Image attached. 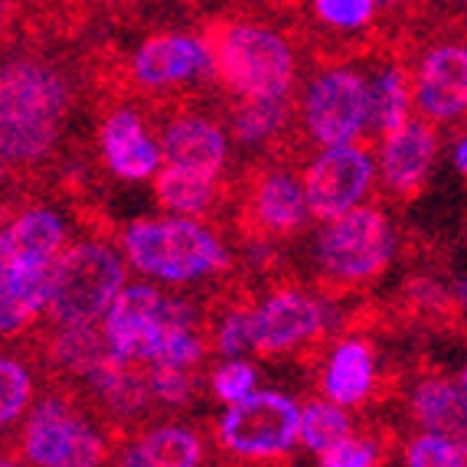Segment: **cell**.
Returning a JSON list of instances; mask_svg holds the SVG:
<instances>
[{"label":"cell","instance_id":"cell-1","mask_svg":"<svg viewBox=\"0 0 467 467\" xmlns=\"http://www.w3.org/2000/svg\"><path fill=\"white\" fill-rule=\"evenodd\" d=\"M72 111V82L39 56H10L0 72V150L7 173L49 164Z\"/></svg>","mask_w":467,"mask_h":467},{"label":"cell","instance_id":"cell-2","mask_svg":"<svg viewBox=\"0 0 467 467\" xmlns=\"http://www.w3.org/2000/svg\"><path fill=\"white\" fill-rule=\"evenodd\" d=\"M216 86L229 101L297 95V49L281 26L258 16H229L206 30Z\"/></svg>","mask_w":467,"mask_h":467},{"label":"cell","instance_id":"cell-3","mask_svg":"<svg viewBox=\"0 0 467 467\" xmlns=\"http://www.w3.org/2000/svg\"><path fill=\"white\" fill-rule=\"evenodd\" d=\"M118 245L138 275L164 285H196L233 272V255L213 226L193 216L131 219Z\"/></svg>","mask_w":467,"mask_h":467},{"label":"cell","instance_id":"cell-4","mask_svg":"<svg viewBox=\"0 0 467 467\" xmlns=\"http://www.w3.org/2000/svg\"><path fill=\"white\" fill-rule=\"evenodd\" d=\"M297 138L314 154L373 134V69L340 59L324 63L297 92Z\"/></svg>","mask_w":467,"mask_h":467},{"label":"cell","instance_id":"cell-5","mask_svg":"<svg viewBox=\"0 0 467 467\" xmlns=\"http://www.w3.org/2000/svg\"><path fill=\"white\" fill-rule=\"evenodd\" d=\"M396 255V229L376 202H359L324 223L314 242L317 278L327 295L363 288L389 268Z\"/></svg>","mask_w":467,"mask_h":467},{"label":"cell","instance_id":"cell-6","mask_svg":"<svg viewBox=\"0 0 467 467\" xmlns=\"http://www.w3.org/2000/svg\"><path fill=\"white\" fill-rule=\"evenodd\" d=\"M128 258L115 245L101 239L72 242L56 262L53 272V301H49L47 324L56 327H78L99 324L121 288L128 285Z\"/></svg>","mask_w":467,"mask_h":467},{"label":"cell","instance_id":"cell-7","mask_svg":"<svg viewBox=\"0 0 467 467\" xmlns=\"http://www.w3.org/2000/svg\"><path fill=\"white\" fill-rule=\"evenodd\" d=\"M301 405L278 389H255L226 405L216 421V441L226 454L252 464L278 461L301 441Z\"/></svg>","mask_w":467,"mask_h":467},{"label":"cell","instance_id":"cell-8","mask_svg":"<svg viewBox=\"0 0 467 467\" xmlns=\"http://www.w3.org/2000/svg\"><path fill=\"white\" fill-rule=\"evenodd\" d=\"M128 86L148 99H173L196 86H216L206 33H150L128 56Z\"/></svg>","mask_w":467,"mask_h":467},{"label":"cell","instance_id":"cell-9","mask_svg":"<svg viewBox=\"0 0 467 467\" xmlns=\"http://www.w3.org/2000/svg\"><path fill=\"white\" fill-rule=\"evenodd\" d=\"M334 320L337 314L317 295L301 288H275L252 301V353L278 359L317 347Z\"/></svg>","mask_w":467,"mask_h":467},{"label":"cell","instance_id":"cell-10","mask_svg":"<svg viewBox=\"0 0 467 467\" xmlns=\"http://www.w3.org/2000/svg\"><path fill=\"white\" fill-rule=\"evenodd\" d=\"M311 219L304 177L291 167L265 164L239 187V229L252 242H278L297 235Z\"/></svg>","mask_w":467,"mask_h":467},{"label":"cell","instance_id":"cell-11","mask_svg":"<svg viewBox=\"0 0 467 467\" xmlns=\"http://www.w3.org/2000/svg\"><path fill=\"white\" fill-rule=\"evenodd\" d=\"M304 193L311 206V219L330 223L347 210L359 206L373 193L376 161L369 144H337L311 154V164L301 171Z\"/></svg>","mask_w":467,"mask_h":467},{"label":"cell","instance_id":"cell-12","mask_svg":"<svg viewBox=\"0 0 467 467\" xmlns=\"http://www.w3.org/2000/svg\"><path fill=\"white\" fill-rule=\"evenodd\" d=\"M415 111L435 125L467 118V36H441L412 63Z\"/></svg>","mask_w":467,"mask_h":467},{"label":"cell","instance_id":"cell-13","mask_svg":"<svg viewBox=\"0 0 467 467\" xmlns=\"http://www.w3.org/2000/svg\"><path fill=\"white\" fill-rule=\"evenodd\" d=\"M99 154L109 173H115L118 180H128V183H144V180L157 177L164 167L161 138L148 125V115L128 101L115 105L101 118Z\"/></svg>","mask_w":467,"mask_h":467},{"label":"cell","instance_id":"cell-14","mask_svg":"<svg viewBox=\"0 0 467 467\" xmlns=\"http://www.w3.org/2000/svg\"><path fill=\"white\" fill-rule=\"evenodd\" d=\"M157 138H161L167 167L206 173V177H226L229 148H233L226 121L206 111L180 109L161 121Z\"/></svg>","mask_w":467,"mask_h":467},{"label":"cell","instance_id":"cell-15","mask_svg":"<svg viewBox=\"0 0 467 467\" xmlns=\"http://www.w3.org/2000/svg\"><path fill=\"white\" fill-rule=\"evenodd\" d=\"M82 399L69 392H49L30 409L20 429V458L26 467H59L78 435L88 429Z\"/></svg>","mask_w":467,"mask_h":467},{"label":"cell","instance_id":"cell-16","mask_svg":"<svg viewBox=\"0 0 467 467\" xmlns=\"http://www.w3.org/2000/svg\"><path fill=\"white\" fill-rule=\"evenodd\" d=\"M438 148V125L429 118L415 115L402 131L379 140V177L382 187L392 200L412 202L425 190L429 173L435 167Z\"/></svg>","mask_w":467,"mask_h":467},{"label":"cell","instance_id":"cell-17","mask_svg":"<svg viewBox=\"0 0 467 467\" xmlns=\"http://www.w3.org/2000/svg\"><path fill=\"white\" fill-rule=\"evenodd\" d=\"M66 249L69 226L47 202H33L4 219L0 268H53Z\"/></svg>","mask_w":467,"mask_h":467},{"label":"cell","instance_id":"cell-18","mask_svg":"<svg viewBox=\"0 0 467 467\" xmlns=\"http://www.w3.org/2000/svg\"><path fill=\"white\" fill-rule=\"evenodd\" d=\"M171 295L148 285V281H128L121 295L115 297V304L109 307L101 327L111 343V353L118 359H131V363H144L148 347L154 340L157 327L167 314Z\"/></svg>","mask_w":467,"mask_h":467},{"label":"cell","instance_id":"cell-19","mask_svg":"<svg viewBox=\"0 0 467 467\" xmlns=\"http://www.w3.org/2000/svg\"><path fill=\"white\" fill-rule=\"evenodd\" d=\"M379 386V359H376V343L363 334H347L330 347L324 369H320V389L324 399L343 405V409H359L373 399Z\"/></svg>","mask_w":467,"mask_h":467},{"label":"cell","instance_id":"cell-20","mask_svg":"<svg viewBox=\"0 0 467 467\" xmlns=\"http://www.w3.org/2000/svg\"><path fill=\"white\" fill-rule=\"evenodd\" d=\"M409 402L421 431H431L467 451V389L461 379L444 373H419Z\"/></svg>","mask_w":467,"mask_h":467},{"label":"cell","instance_id":"cell-21","mask_svg":"<svg viewBox=\"0 0 467 467\" xmlns=\"http://www.w3.org/2000/svg\"><path fill=\"white\" fill-rule=\"evenodd\" d=\"M206 435L193 425H150L121 444L118 467H202Z\"/></svg>","mask_w":467,"mask_h":467},{"label":"cell","instance_id":"cell-22","mask_svg":"<svg viewBox=\"0 0 467 467\" xmlns=\"http://www.w3.org/2000/svg\"><path fill=\"white\" fill-rule=\"evenodd\" d=\"M53 268H0V327L7 340L30 334L49 314Z\"/></svg>","mask_w":467,"mask_h":467},{"label":"cell","instance_id":"cell-23","mask_svg":"<svg viewBox=\"0 0 467 467\" xmlns=\"http://www.w3.org/2000/svg\"><path fill=\"white\" fill-rule=\"evenodd\" d=\"M297 118V95L278 99H242L229 101L226 128L233 144L245 150H265L288 138Z\"/></svg>","mask_w":467,"mask_h":467},{"label":"cell","instance_id":"cell-24","mask_svg":"<svg viewBox=\"0 0 467 467\" xmlns=\"http://www.w3.org/2000/svg\"><path fill=\"white\" fill-rule=\"evenodd\" d=\"M415 111V86H412V66L389 56L379 66H373V138H389L402 131L412 121Z\"/></svg>","mask_w":467,"mask_h":467},{"label":"cell","instance_id":"cell-25","mask_svg":"<svg viewBox=\"0 0 467 467\" xmlns=\"http://www.w3.org/2000/svg\"><path fill=\"white\" fill-rule=\"evenodd\" d=\"M154 196L171 216H210L223 196H226V177H206V173L180 171V167H161L154 177Z\"/></svg>","mask_w":467,"mask_h":467},{"label":"cell","instance_id":"cell-26","mask_svg":"<svg viewBox=\"0 0 467 467\" xmlns=\"http://www.w3.org/2000/svg\"><path fill=\"white\" fill-rule=\"evenodd\" d=\"M307 10L330 36H363L382 16L376 0H307Z\"/></svg>","mask_w":467,"mask_h":467},{"label":"cell","instance_id":"cell-27","mask_svg":"<svg viewBox=\"0 0 467 467\" xmlns=\"http://www.w3.org/2000/svg\"><path fill=\"white\" fill-rule=\"evenodd\" d=\"M353 435V419L343 405L330 402V399H317L307 402L301 412V444L311 448L314 454H324L327 448L340 444L343 438Z\"/></svg>","mask_w":467,"mask_h":467},{"label":"cell","instance_id":"cell-28","mask_svg":"<svg viewBox=\"0 0 467 467\" xmlns=\"http://www.w3.org/2000/svg\"><path fill=\"white\" fill-rule=\"evenodd\" d=\"M389 435L379 429H369V431H353L350 438H343L340 444L327 448L324 454H317V464L320 467H382L389 461Z\"/></svg>","mask_w":467,"mask_h":467},{"label":"cell","instance_id":"cell-29","mask_svg":"<svg viewBox=\"0 0 467 467\" xmlns=\"http://www.w3.org/2000/svg\"><path fill=\"white\" fill-rule=\"evenodd\" d=\"M0 389H4L0 421H4V429H14L16 419H24L33 399V373L24 357H16V353L4 357V363H0Z\"/></svg>","mask_w":467,"mask_h":467},{"label":"cell","instance_id":"cell-30","mask_svg":"<svg viewBox=\"0 0 467 467\" xmlns=\"http://www.w3.org/2000/svg\"><path fill=\"white\" fill-rule=\"evenodd\" d=\"M148 379L157 409H183L196 399V386H200L196 369L180 367H148Z\"/></svg>","mask_w":467,"mask_h":467},{"label":"cell","instance_id":"cell-31","mask_svg":"<svg viewBox=\"0 0 467 467\" xmlns=\"http://www.w3.org/2000/svg\"><path fill=\"white\" fill-rule=\"evenodd\" d=\"M405 464L409 467H467V451L444 441L431 431H419L405 441Z\"/></svg>","mask_w":467,"mask_h":467},{"label":"cell","instance_id":"cell-32","mask_svg":"<svg viewBox=\"0 0 467 467\" xmlns=\"http://www.w3.org/2000/svg\"><path fill=\"white\" fill-rule=\"evenodd\" d=\"M255 382H258V369L252 367L249 359H223L210 376V389L219 402H239V399L252 396L255 392Z\"/></svg>","mask_w":467,"mask_h":467},{"label":"cell","instance_id":"cell-33","mask_svg":"<svg viewBox=\"0 0 467 467\" xmlns=\"http://www.w3.org/2000/svg\"><path fill=\"white\" fill-rule=\"evenodd\" d=\"M415 4L419 0H376V7H379L382 16H409Z\"/></svg>","mask_w":467,"mask_h":467},{"label":"cell","instance_id":"cell-34","mask_svg":"<svg viewBox=\"0 0 467 467\" xmlns=\"http://www.w3.org/2000/svg\"><path fill=\"white\" fill-rule=\"evenodd\" d=\"M454 167H458V173L467 177V134H461L458 144H454Z\"/></svg>","mask_w":467,"mask_h":467},{"label":"cell","instance_id":"cell-35","mask_svg":"<svg viewBox=\"0 0 467 467\" xmlns=\"http://www.w3.org/2000/svg\"><path fill=\"white\" fill-rule=\"evenodd\" d=\"M444 4H448L451 10H458V14L467 16V0H444Z\"/></svg>","mask_w":467,"mask_h":467},{"label":"cell","instance_id":"cell-36","mask_svg":"<svg viewBox=\"0 0 467 467\" xmlns=\"http://www.w3.org/2000/svg\"><path fill=\"white\" fill-rule=\"evenodd\" d=\"M0 467H26V461H24V458L16 461V458H14V454H10V451H7V458H4V464H0Z\"/></svg>","mask_w":467,"mask_h":467},{"label":"cell","instance_id":"cell-37","mask_svg":"<svg viewBox=\"0 0 467 467\" xmlns=\"http://www.w3.org/2000/svg\"><path fill=\"white\" fill-rule=\"evenodd\" d=\"M461 386L467 389V363H464V369H461Z\"/></svg>","mask_w":467,"mask_h":467},{"label":"cell","instance_id":"cell-38","mask_svg":"<svg viewBox=\"0 0 467 467\" xmlns=\"http://www.w3.org/2000/svg\"><path fill=\"white\" fill-rule=\"evenodd\" d=\"M95 4H121V0H95Z\"/></svg>","mask_w":467,"mask_h":467}]
</instances>
